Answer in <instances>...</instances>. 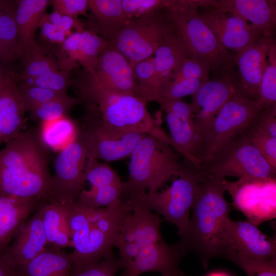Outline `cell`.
Returning a JSON list of instances; mask_svg holds the SVG:
<instances>
[{"instance_id": "cell-28", "label": "cell", "mask_w": 276, "mask_h": 276, "mask_svg": "<svg viewBox=\"0 0 276 276\" xmlns=\"http://www.w3.org/2000/svg\"><path fill=\"white\" fill-rule=\"evenodd\" d=\"M162 220L158 214L138 203L126 217L115 241L135 242L140 247L146 244L160 242Z\"/></svg>"}, {"instance_id": "cell-14", "label": "cell", "mask_w": 276, "mask_h": 276, "mask_svg": "<svg viewBox=\"0 0 276 276\" xmlns=\"http://www.w3.org/2000/svg\"><path fill=\"white\" fill-rule=\"evenodd\" d=\"M220 255L232 250L246 257L276 261V241L261 232L258 226L247 221H233L227 218L220 239Z\"/></svg>"}, {"instance_id": "cell-24", "label": "cell", "mask_w": 276, "mask_h": 276, "mask_svg": "<svg viewBox=\"0 0 276 276\" xmlns=\"http://www.w3.org/2000/svg\"><path fill=\"white\" fill-rule=\"evenodd\" d=\"M109 42L90 31L82 29L70 35L62 43L60 65L69 71L77 63L86 72L94 70L98 58Z\"/></svg>"}, {"instance_id": "cell-20", "label": "cell", "mask_w": 276, "mask_h": 276, "mask_svg": "<svg viewBox=\"0 0 276 276\" xmlns=\"http://www.w3.org/2000/svg\"><path fill=\"white\" fill-rule=\"evenodd\" d=\"M90 117L91 122L85 128H79L86 145L87 159L111 162L129 157L139 141L147 134L132 133L120 136L112 135Z\"/></svg>"}, {"instance_id": "cell-19", "label": "cell", "mask_w": 276, "mask_h": 276, "mask_svg": "<svg viewBox=\"0 0 276 276\" xmlns=\"http://www.w3.org/2000/svg\"><path fill=\"white\" fill-rule=\"evenodd\" d=\"M235 91L232 79L222 76L206 81L192 95L196 130L201 147L203 137L211 122Z\"/></svg>"}, {"instance_id": "cell-52", "label": "cell", "mask_w": 276, "mask_h": 276, "mask_svg": "<svg viewBox=\"0 0 276 276\" xmlns=\"http://www.w3.org/2000/svg\"><path fill=\"white\" fill-rule=\"evenodd\" d=\"M208 276H229L228 274L222 272H213Z\"/></svg>"}, {"instance_id": "cell-56", "label": "cell", "mask_w": 276, "mask_h": 276, "mask_svg": "<svg viewBox=\"0 0 276 276\" xmlns=\"http://www.w3.org/2000/svg\"><path fill=\"white\" fill-rule=\"evenodd\" d=\"M182 276H186V275H185L184 274V275H182Z\"/></svg>"}, {"instance_id": "cell-5", "label": "cell", "mask_w": 276, "mask_h": 276, "mask_svg": "<svg viewBox=\"0 0 276 276\" xmlns=\"http://www.w3.org/2000/svg\"><path fill=\"white\" fill-rule=\"evenodd\" d=\"M208 3L207 0H190L170 11L176 32L189 57L206 62L214 77L228 76L234 84L237 79L234 55L219 44L200 17L198 8L205 7Z\"/></svg>"}, {"instance_id": "cell-15", "label": "cell", "mask_w": 276, "mask_h": 276, "mask_svg": "<svg viewBox=\"0 0 276 276\" xmlns=\"http://www.w3.org/2000/svg\"><path fill=\"white\" fill-rule=\"evenodd\" d=\"M275 179H239L226 182V188L233 196L234 205L248 221L258 225L275 217V194L266 196V188Z\"/></svg>"}, {"instance_id": "cell-11", "label": "cell", "mask_w": 276, "mask_h": 276, "mask_svg": "<svg viewBox=\"0 0 276 276\" xmlns=\"http://www.w3.org/2000/svg\"><path fill=\"white\" fill-rule=\"evenodd\" d=\"M87 158L86 145L79 128L75 139L56 158L54 174L45 200L62 204L76 202L85 182Z\"/></svg>"}, {"instance_id": "cell-26", "label": "cell", "mask_w": 276, "mask_h": 276, "mask_svg": "<svg viewBox=\"0 0 276 276\" xmlns=\"http://www.w3.org/2000/svg\"><path fill=\"white\" fill-rule=\"evenodd\" d=\"M15 76L5 72L0 79V126L2 143L15 137L24 126L26 110Z\"/></svg>"}, {"instance_id": "cell-3", "label": "cell", "mask_w": 276, "mask_h": 276, "mask_svg": "<svg viewBox=\"0 0 276 276\" xmlns=\"http://www.w3.org/2000/svg\"><path fill=\"white\" fill-rule=\"evenodd\" d=\"M226 182L204 172L196 188L192 216L177 243L183 256L188 252L195 253L205 268L212 258L220 255V236L231 211L224 197Z\"/></svg>"}, {"instance_id": "cell-22", "label": "cell", "mask_w": 276, "mask_h": 276, "mask_svg": "<svg viewBox=\"0 0 276 276\" xmlns=\"http://www.w3.org/2000/svg\"><path fill=\"white\" fill-rule=\"evenodd\" d=\"M183 255L177 244L169 245L164 240L140 247L136 258L129 263L120 276H140L149 271H157L162 276H182L178 268Z\"/></svg>"}, {"instance_id": "cell-18", "label": "cell", "mask_w": 276, "mask_h": 276, "mask_svg": "<svg viewBox=\"0 0 276 276\" xmlns=\"http://www.w3.org/2000/svg\"><path fill=\"white\" fill-rule=\"evenodd\" d=\"M84 181H88L91 187L88 191L82 189L77 204L97 209L120 200L122 182L116 172L106 164L87 159Z\"/></svg>"}, {"instance_id": "cell-27", "label": "cell", "mask_w": 276, "mask_h": 276, "mask_svg": "<svg viewBox=\"0 0 276 276\" xmlns=\"http://www.w3.org/2000/svg\"><path fill=\"white\" fill-rule=\"evenodd\" d=\"M15 19L17 30L16 58L24 62L38 46L35 33L51 1H16Z\"/></svg>"}, {"instance_id": "cell-39", "label": "cell", "mask_w": 276, "mask_h": 276, "mask_svg": "<svg viewBox=\"0 0 276 276\" xmlns=\"http://www.w3.org/2000/svg\"><path fill=\"white\" fill-rule=\"evenodd\" d=\"M24 69L20 79L35 78L46 72L58 71V64L54 60L45 56L39 47L23 62Z\"/></svg>"}, {"instance_id": "cell-6", "label": "cell", "mask_w": 276, "mask_h": 276, "mask_svg": "<svg viewBox=\"0 0 276 276\" xmlns=\"http://www.w3.org/2000/svg\"><path fill=\"white\" fill-rule=\"evenodd\" d=\"M176 32L170 10L160 9L130 18L109 41L131 67L153 56L164 40Z\"/></svg>"}, {"instance_id": "cell-41", "label": "cell", "mask_w": 276, "mask_h": 276, "mask_svg": "<svg viewBox=\"0 0 276 276\" xmlns=\"http://www.w3.org/2000/svg\"><path fill=\"white\" fill-rule=\"evenodd\" d=\"M69 73L63 70L46 72L35 78L24 80L21 85L66 92L70 83Z\"/></svg>"}, {"instance_id": "cell-31", "label": "cell", "mask_w": 276, "mask_h": 276, "mask_svg": "<svg viewBox=\"0 0 276 276\" xmlns=\"http://www.w3.org/2000/svg\"><path fill=\"white\" fill-rule=\"evenodd\" d=\"M47 245L55 248L73 247L66 205L52 200L39 204Z\"/></svg>"}, {"instance_id": "cell-32", "label": "cell", "mask_w": 276, "mask_h": 276, "mask_svg": "<svg viewBox=\"0 0 276 276\" xmlns=\"http://www.w3.org/2000/svg\"><path fill=\"white\" fill-rule=\"evenodd\" d=\"M73 264L71 254L47 248L16 274L18 276H70Z\"/></svg>"}, {"instance_id": "cell-55", "label": "cell", "mask_w": 276, "mask_h": 276, "mask_svg": "<svg viewBox=\"0 0 276 276\" xmlns=\"http://www.w3.org/2000/svg\"><path fill=\"white\" fill-rule=\"evenodd\" d=\"M1 143H2V134H1V126H0V144Z\"/></svg>"}, {"instance_id": "cell-4", "label": "cell", "mask_w": 276, "mask_h": 276, "mask_svg": "<svg viewBox=\"0 0 276 276\" xmlns=\"http://www.w3.org/2000/svg\"><path fill=\"white\" fill-rule=\"evenodd\" d=\"M129 157L128 178L122 185V201L139 198L146 190H157L171 177L180 176L188 163H180L170 145L149 134L139 141Z\"/></svg>"}, {"instance_id": "cell-36", "label": "cell", "mask_w": 276, "mask_h": 276, "mask_svg": "<svg viewBox=\"0 0 276 276\" xmlns=\"http://www.w3.org/2000/svg\"><path fill=\"white\" fill-rule=\"evenodd\" d=\"M257 101L263 108L276 106V44L269 50Z\"/></svg>"}, {"instance_id": "cell-37", "label": "cell", "mask_w": 276, "mask_h": 276, "mask_svg": "<svg viewBox=\"0 0 276 276\" xmlns=\"http://www.w3.org/2000/svg\"><path fill=\"white\" fill-rule=\"evenodd\" d=\"M240 267L248 276H276V261L251 258L232 250H227L221 256Z\"/></svg>"}, {"instance_id": "cell-47", "label": "cell", "mask_w": 276, "mask_h": 276, "mask_svg": "<svg viewBox=\"0 0 276 276\" xmlns=\"http://www.w3.org/2000/svg\"><path fill=\"white\" fill-rule=\"evenodd\" d=\"M53 11L77 18L79 15L88 16L87 11L89 9L88 0H54L51 1Z\"/></svg>"}, {"instance_id": "cell-30", "label": "cell", "mask_w": 276, "mask_h": 276, "mask_svg": "<svg viewBox=\"0 0 276 276\" xmlns=\"http://www.w3.org/2000/svg\"><path fill=\"white\" fill-rule=\"evenodd\" d=\"M40 202L0 194V251L15 236Z\"/></svg>"}, {"instance_id": "cell-49", "label": "cell", "mask_w": 276, "mask_h": 276, "mask_svg": "<svg viewBox=\"0 0 276 276\" xmlns=\"http://www.w3.org/2000/svg\"><path fill=\"white\" fill-rule=\"evenodd\" d=\"M120 252L119 259L124 267L130 262L134 260L138 255L140 246L135 242L115 241Z\"/></svg>"}, {"instance_id": "cell-33", "label": "cell", "mask_w": 276, "mask_h": 276, "mask_svg": "<svg viewBox=\"0 0 276 276\" xmlns=\"http://www.w3.org/2000/svg\"><path fill=\"white\" fill-rule=\"evenodd\" d=\"M78 129L74 122L65 117L42 123L38 135L46 149L60 151L75 139Z\"/></svg>"}, {"instance_id": "cell-29", "label": "cell", "mask_w": 276, "mask_h": 276, "mask_svg": "<svg viewBox=\"0 0 276 276\" xmlns=\"http://www.w3.org/2000/svg\"><path fill=\"white\" fill-rule=\"evenodd\" d=\"M88 2L90 14L83 24L84 29L109 42L130 19L123 10L121 0H88Z\"/></svg>"}, {"instance_id": "cell-13", "label": "cell", "mask_w": 276, "mask_h": 276, "mask_svg": "<svg viewBox=\"0 0 276 276\" xmlns=\"http://www.w3.org/2000/svg\"><path fill=\"white\" fill-rule=\"evenodd\" d=\"M160 105L166 114L172 146L194 168L201 170V144L196 132L193 106L182 99L164 101Z\"/></svg>"}, {"instance_id": "cell-8", "label": "cell", "mask_w": 276, "mask_h": 276, "mask_svg": "<svg viewBox=\"0 0 276 276\" xmlns=\"http://www.w3.org/2000/svg\"><path fill=\"white\" fill-rule=\"evenodd\" d=\"M204 173L188 163L183 172L164 191H150L137 200L140 204L164 216L178 228L179 236L187 230L190 210L193 203L195 190Z\"/></svg>"}, {"instance_id": "cell-40", "label": "cell", "mask_w": 276, "mask_h": 276, "mask_svg": "<svg viewBox=\"0 0 276 276\" xmlns=\"http://www.w3.org/2000/svg\"><path fill=\"white\" fill-rule=\"evenodd\" d=\"M211 72V67L206 62L188 57L181 62L170 81L197 79L206 81L209 79Z\"/></svg>"}, {"instance_id": "cell-48", "label": "cell", "mask_w": 276, "mask_h": 276, "mask_svg": "<svg viewBox=\"0 0 276 276\" xmlns=\"http://www.w3.org/2000/svg\"><path fill=\"white\" fill-rule=\"evenodd\" d=\"M39 27L42 36L50 42L62 44L66 39V33L52 24L45 13L41 18Z\"/></svg>"}, {"instance_id": "cell-34", "label": "cell", "mask_w": 276, "mask_h": 276, "mask_svg": "<svg viewBox=\"0 0 276 276\" xmlns=\"http://www.w3.org/2000/svg\"><path fill=\"white\" fill-rule=\"evenodd\" d=\"M16 7V1H0V45L4 61L17 59Z\"/></svg>"}, {"instance_id": "cell-25", "label": "cell", "mask_w": 276, "mask_h": 276, "mask_svg": "<svg viewBox=\"0 0 276 276\" xmlns=\"http://www.w3.org/2000/svg\"><path fill=\"white\" fill-rule=\"evenodd\" d=\"M275 4V1L267 0H216L208 8L249 21L263 35H272L276 25Z\"/></svg>"}, {"instance_id": "cell-46", "label": "cell", "mask_w": 276, "mask_h": 276, "mask_svg": "<svg viewBox=\"0 0 276 276\" xmlns=\"http://www.w3.org/2000/svg\"><path fill=\"white\" fill-rule=\"evenodd\" d=\"M254 145L269 165L276 170V137L260 134L247 128Z\"/></svg>"}, {"instance_id": "cell-38", "label": "cell", "mask_w": 276, "mask_h": 276, "mask_svg": "<svg viewBox=\"0 0 276 276\" xmlns=\"http://www.w3.org/2000/svg\"><path fill=\"white\" fill-rule=\"evenodd\" d=\"M180 0H121L123 11L129 18L138 17L160 9L173 10Z\"/></svg>"}, {"instance_id": "cell-44", "label": "cell", "mask_w": 276, "mask_h": 276, "mask_svg": "<svg viewBox=\"0 0 276 276\" xmlns=\"http://www.w3.org/2000/svg\"><path fill=\"white\" fill-rule=\"evenodd\" d=\"M124 267L120 260L112 255L96 263L72 272L70 276H114Z\"/></svg>"}, {"instance_id": "cell-43", "label": "cell", "mask_w": 276, "mask_h": 276, "mask_svg": "<svg viewBox=\"0 0 276 276\" xmlns=\"http://www.w3.org/2000/svg\"><path fill=\"white\" fill-rule=\"evenodd\" d=\"M204 82L197 79L170 81L162 88L163 102L192 95Z\"/></svg>"}, {"instance_id": "cell-53", "label": "cell", "mask_w": 276, "mask_h": 276, "mask_svg": "<svg viewBox=\"0 0 276 276\" xmlns=\"http://www.w3.org/2000/svg\"><path fill=\"white\" fill-rule=\"evenodd\" d=\"M0 59H1L3 61H4V55H3V53L1 45H0Z\"/></svg>"}, {"instance_id": "cell-21", "label": "cell", "mask_w": 276, "mask_h": 276, "mask_svg": "<svg viewBox=\"0 0 276 276\" xmlns=\"http://www.w3.org/2000/svg\"><path fill=\"white\" fill-rule=\"evenodd\" d=\"M15 236L12 244L1 253L6 263L17 273L47 249V241L38 206Z\"/></svg>"}, {"instance_id": "cell-10", "label": "cell", "mask_w": 276, "mask_h": 276, "mask_svg": "<svg viewBox=\"0 0 276 276\" xmlns=\"http://www.w3.org/2000/svg\"><path fill=\"white\" fill-rule=\"evenodd\" d=\"M153 55L136 63L132 68L146 100L160 105L163 87L181 62L189 57L176 32L164 40Z\"/></svg>"}, {"instance_id": "cell-7", "label": "cell", "mask_w": 276, "mask_h": 276, "mask_svg": "<svg viewBox=\"0 0 276 276\" xmlns=\"http://www.w3.org/2000/svg\"><path fill=\"white\" fill-rule=\"evenodd\" d=\"M202 170L220 178L239 179H275L276 172L254 145L247 129L205 163Z\"/></svg>"}, {"instance_id": "cell-54", "label": "cell", "mask_w": 276, "mask_h": 276, "mask_svg": "<svg viewBox=\"0 0 276 276\" xmlns=\"http://www.w3.org/2000/svg\"><path fill=\"white\" fill-rule=\"evenodd\" d=\"M5 73V72L3 71L2 67L0 64V79L3 77Z\"/></svg>"}, {"instance_id": "cell-42", "label": "cell", "mask_w": 276, "mask_h": 276, "mask_svg": "<svg viewBox=\"0 0 276 276\" xmlns=\"http://www.w3.org/2000/svg\"><path fill=\"white\" fill-rule=\"evenodd\" d=\"M18 90L26 111L67 94L66 92L22 85L18 87Z\"/></svg>"}, {"instance_id": "cell-17", "label": "cell", "mask_w": 276, "mask_h": 276, "mask_svg": "<svg viewBox=\"0 0 276 276\" xmlns=\"http://www.w3.org/2000/svg\"><path fill=\"white\" fill-rule=\"evenodd\" d=\"M199 13L203 22L215 35L224 49L237 53L247 48L263 34L236 15L217 11L211 8H202Z\"/></svg>"}, {"instance_id": "cell-51", "label": "cell", "mask_w": 276, "mask_h": 276, "mask_svg": "<svg viewBox=\"0 0 276 276\" xmlns=\"http://www.w3.org/2000/svg\"><path fill=\"white\" fill-rule=\"evenodd\" d=\"M62 15L59 13L53 11L51 14H48V17L52 24L59 28Z\"/></svg>"}, {"instance_id": "cell-35", "label": "cell", "mask_w": 276, "mask_h": 276, "mask_svg": "<svg viewBox=\"0 0 276 276\" xmlns=\"http://www.w3.org/2000/svg\"><path fill=\"white\" fill-rule=\"evenodd\" d=\"M78 100L67 94L42 104L29 111L30 117L41 123L57 120L66 115Z\"/></svg>"}, {"instance_id": "cell-23", "label": "cell", "mask_w": 276, "mask_h": 276, "mask_svg": "<svg viewBox=\"0 0 276 276\" xmlns=\"http://www.w3.org/2000/svg\"><path fill=\"white\" fill-rule=\"evenodd\" d=\"M88 72L109 88L130 93L146 100L130 63L109 43L100 54L94 70Z\"/></svg>"}, {"instance_id": "cell-9", "label": "cell", "mask_w": 276, "mask_h": 276, "mask_svg": "<svg viewBox=\"0 0 276 276\" xmlns=\"http://www.w3.org/2000/svg\"><path fill=\"white\" fill-rule=\"evenodd\" d=\"M262 109L257 101L245 98L235 91L203 137L200 156L201 166L244 131Z\"/></svg>"}, {"instance_id": "cell-12", "label": "cell", "mask_w": 276, "mask_h": 276, "mask_svg": "<svg viewBox=\"0 0 276 276\" xmlns=\"http://www.w3.org/2000/svg\"><path fill=\"white\" fill-rule=\"evenodd\" d=\"M68 224L74 250L71 253V272L96 263L112 255L115 240L103 233L88 221L84 208L71 206L67 213Z\"/></svg>"}, {"instance_id": "cell-16", "label": "cell", "mask_w": 276, "mask_h": 276, "mask_svg": "<svg viewBox=\"0 0 276 276\" xmlns=\"http://www.w3.org/2000/svg\"><path fill=\"white\" fill-rule=\"evenodd\" d=\"M274 44L273 35H263L234 56L239 75L234 85L236 92L248 99L258 100L260 83L267 65L268 53Z\"/></svg>"}, {"instance_id": "cell-45", "label": "cell", "mask_w": 276, "mask_h": 276, "mask_svg": "<svg viewBox=\"0 0 276 276\" xmlns=\"http://www.w3.org/2000/svg\"><path fill=\"white\" fill-rule=\"evenodd\" d=\"M248 128L252 131L276 137V106L262 109Z\"/></svg>"}, {"instance_id": "cell-1", "label": "cell", "mask_w": 276, "mask_h": 276, "mask_svg": "<svg viewBox=\"0 0 276 276\" xmlns=\"http://www.w3.org/2000/svg\"><path fill=\"white\" fill-rule=\"evenodd\" d=\"M86 72L78 87L88 104V112L108 134L120 136L132 133L152 135L172 146L169 135L160 127L146 107L147 100L133 94L109 88Z\"/></svg>"}, {"instance_id": "cell-50", "label": "cell", "mask_w": 276, "mask_h": 276, "mask_svg": "<svg viewBox=\"0 0 276 276\" xmlns=\"http://www.w3.org/2000/svg\"><path fill=\"white\" fill-rule=\"evenodd\" d=\"M0 276H18L16 273L4 261L1 252H0Z\"/></svg>"}, {"instance_id": "cell-2", "label": "cell", "mask_w": 276, "mask_h": 276, "mask_svg": "<svg viewBox=\"0 0 276 276\" xmlns=\"http://www.w3.org/2000/svg\"><path fill=\"white\" fill-rule=\"evenodd\" d=\"M38 133L20 132L0 150V194L41 202L48 195L51 177Z\"/></svg>"}]
</instances>
